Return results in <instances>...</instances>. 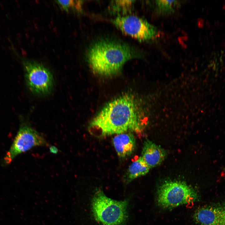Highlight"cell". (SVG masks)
I'll return each mask as SVG.
<instances>
[{
	"label": "cell",
	"instance_id": "obj_1",
	"mask_svg": "<svg viewBox=\"0 0 225 225\" xmlns=\"http://www.w3.org/2000/svg\"><path fill=\"white\" fill-rule=\"evenodd\" d=\"M142 129L136 101L124 94L108 103L90 122L88 130L98 138L125 132L140 133Z\"/></svg>",
	"mask_w": 225,
	"mask_h": 225
},
{
	"label": "cell",
	"instance_id": "obj_2",
	"mask_svg": "<svg viewBox=\"0 0 225 225\" xmlns=\"http://www.w3.org/2000/svg\"><path fill=\"white\" fill-rule=\"evenodd\" d=\"M142 56L140 51L127 44L102 40L90 47L87 58L93 72L100 76H111L119 73L128 60Z\"/></svg>",
	"mask_w": 225,
	"mask_h": 225
},
{
	"label": "cell",
	"instance_id": "obj_3",
	"mask_svg": "<svg viewBox=\"0 0 225 225\" xmlns=\"http://www.w3.org/2000/svg\"><path fill=\"white\" fill-rule=\"evenodd\" d=\"M127 200L116 201L98 189L93 197L92 208L95 219L102 225H121L127 218Z\"/></svg>",
	"mask_w": 225,
	"mask_h": 225
},
{
	"label": "cell",
	"instance_id": "obj_4",
	"mask_svg": "<svg viewBox=\"0 0 225 225\" xmlns=\"http://www.w3.org/2000/svg\"><path fill=\"white\" fill-rule=\"evenodd\" d=\"M198 198V194L194 189L185 182L181 181H166L158 189V204L165 208L193 202Z\"/></svg>",
	"mask_w": 225,
	"mask_h": 225
},
{
	"label": "cell",
	"instance_id": "obj_5",
	"mask_svg": "<svg viewBox=\"0 0 225 225\" xmlns=\"http://www.w3.org/2000/svg\"><path fill=\"white\" fill-rule=\"evenodd\" d=\"M112 22L123 32L140 41H153L160 36V31L157 27L136 16H118Z\"/></svg>",
	"mask_w": 225,
	"mask_h": 225
},
{
	"label": "cell",
	"instance_id": "obj_6",
	"mask_svg": "<svg viewBox=\"0 0 225 225\" xmlns=\"http://www.w3.org/2000/svg\"><path fill=\"white\" fill-rule=\"evenodd\" d=\"M47 144L46 140L40 133L28 124H22L4 158V162L9 163L19 154L33 147Z\"/></svg>",
	"mask_w": 225,
	"mask_h": 225
},
{
	"label": "cell",
	"instance_id": "obj_7",
	"mask_svg": "<svg viewBox=\"0 0 225 225\" xmlns=\"http://www.w3.org/2000/svg\"><path fill=\"white\" fill-rule=\"evenodd\" d=\"M24 66L26 82L30 91L38 95L49 93L53 85V76L49 70L35 62H27Z\"/></svg>",
	"mask_w": 225,
	"mask_h": 225
},
{
	"label": "cell",
	"instance_id": "obj_8",
	"mask_svg": "<svg viewBox=\"0 0 225 225\" xmlns=\"http://www.w3.org/2000/svg\"><path fill=\"white\" fill-rule=\"evenodd\" d=\"M193 218L198 225H225V203L202 206L196 211Z\"/></svg>",
	"mask_w": 225,
	"mask_h": 225
},
{
	"label": "cell",
	"instance_id": "obj_9",
	"mask_svg": "<svg viewBox=\"0 0 225 225\" xmlns=\"http://www.w3.org/2000/svg\"><path fill=\"white\" fill-rule=\"evenodd\" d=\"M166 156L165 150L160 146L147 139L144 141L141 156L150 169L161 164Z\"/></svg>",
	"mask_w": 225,
	"mask_h": 225
},
{
	"label": "cell",
	"instance_id": "obj_10",
	"mask_svg": "<svg viewBox=\"0 0 225 225\" xmlns=\"http://www.w3.org/2000/svg\"><path fill=\"white\" fill-rule=\"evenodd\" d=\"M112 142L117 155L121 158L130 156L136 147L135 137L131 132L116 135L112 138Z\"/></svg>",
	"mask_w": 225,
	"mask_h": 225
},
{
	"label": "cell",
	"instance_id": "obj_11",
	"mask_svg": "<svg viewBox=\"0 0 225 225\" xmlns=\"http://www.w3.org/2000/svg\"><path fill=\"white\" fill-rule=\"evenodd\" d=\"M150 169L140 156L129 166L124 177V182L128 183L138 178L145 175Z\"/></svg>",
	"mask_w": 225,
	"mask_h": 225
},
{
	"label": "cell",
	"instance_id": "obj_12",
	"mask_svg": "<svg viewBox=\"0 0 225 225\" xmlns=\"http://www.w3.org/2000/svg\"><path fill=\"white\" fill-rule=\"evenodd\" d=\"M179 3V1L178 0H156V10L160 15H169L175 12Z\"/></svg>",
	"mask_w": 225,
	"mask_h": 225
},
{
	"label": "cell",
	"instance_id": "obj_13",
	"mask_svg": "<svg viewBox=\"0 0 225 225\" xmlns=\"http://www.w3.org/2000/svg\"><path fill=\"white\" fill-rule=\"evenodd\" d=\"M60 7L67 11L70 9L80 11L82 1L80 0H57L56 1Z\"/></svg>",
	"mask_w": 225,
	"mask_h": 225
},
{
	"label": "cell",
	"instance_id": "obj_14",
	"mask_svg": "<svg viewBox=\"0 0 225 225\" xmlns=\"http://www.w3.org/2000/svg\"><path fill=\"white\" fill-rule=\"evenodd\" d=\"M132 0H117L115 1L116 5L121 7H127L131 5L133 2Z\"/></svg>",
	"mask_w": 225,
	"mask_h": 225
},
{
	"label": "cell",
	"instance_id": "obj_15",
	"mask_svg": "<svg viewBox=\"0 0 225 225\" xmlns=\"http://www.w3.org/2000/svg\"><path fill=\"white\" fill-rule=\"evenodd\" d=\"M50 152L53 153H56L58 152L57 148L54 146H52L50 148Z\"/></svg>",
	"mask_w": 225,
	"mask_h": 225
}]
</instances>
